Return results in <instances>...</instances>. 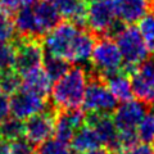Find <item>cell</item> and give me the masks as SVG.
Returning <instances> with one entry per match:
<instances>
[{"label": "cell", "mask_w": 154, "mask_h": 154, "mask_svg": "<svg viewBox=\"0 0 154 154\" xmlns=\"http://www.w3.org/2000/svg\"><path fill=\"white\" fill-rule=\"evenodd\" d=\"M114 41L122 55V71L127 75L149 58L150 49L144 41L139 28L134 25H123L114 35Z\"/></svg>", "instance_id": "3957f363"}, {"label": "cell", "mask_w": 154, "mask_h": 154, "mask_svg": "<svg viewBox=\"0 0 154 154\" xmlns=\"http://www.w3.org/2000/svg\"><path fill=\"white\" fill-rule=\"evenodd\" d=\"M85 2H86V3H90V2H93V0H85Z\"/></svg>", "instance_id": "d590c367"}, {"label": "cell", "mask_w": 154, "mask_h": 154, "mask_svg": "<svg viewBox=\"0 0 154 154\" xmlns=\"http://www.w3.org/2000/svg\"><path fill=\"white\" fill-rule=\"evenodd\" d=\"M103 80L109 91L119 102H126V100H130L132 98L131 81H130V76L126 72H116V73L103 77Z\"/></svg>", "instance_id": "ac0fdd59"}, {"label": "cell", "mask_w": 154, "mask_h": 154, "mask_svg": "<svg viewBox=\"0 0 154 154\" xmlns=\"http://www.w3.org/2000/svg\"><path fill=\"white\" fill-rule=\"evenodd\" d=\"M4 141H5V140H4L3 135H2V134H0V144H2V143H4Z\"/></svg>", "instance_id": "d6a6232c"}, {"label": "cell", "mask_w": 154, "mask_h": 154, "mask_svg": "<svg viewBox=\"0 0 154 154\" xmlns=\"http://www.w3.org/2000/svg\"><path fill=\"white\" fill-rule=\"evenodd\" d=\"M91 71L105 77L108 75L122 71V55L116 41L109 36H102L96 38L95 46L91 53Z\"/></svg>", "instance_id": "52a82bcc"}, {"label": "cell", "mask_w": 154, "mask_h": 154, "mask_svg": "<svg viewBox=\"0 0 154 154\" xmlns=\"http://www.w3.org/2000/svg\"><path fill=\"white\" fill-rule=\"evenodd\" d=\"M14 57H16L14 42H0V72L13 68Z\"/></svg>", "instance_id": "4316f807"}, {"label": "cell", "mask_w": 154, "mask_h": 154, "mask_svg": "<svg viewBox=\"0 0 154 154\" xmlns=\"http://www.w3.org/2000/svg\"><path fill=\"white\" fill-rule=\"evenodd\" d=\"M2 94H4V93H3V89H2V84H0V95Z\"/></svg>", "instance_id": "e575fe53"}, {"label": "cell", "mask_w": 154, "mask_h": 154, "mask_svg": "<svg viewBox=\"0 0 154 154\" xmlns=\"http://www.w3.org/2000/svg\"><path fill=\"white\" fill-rule=\"evenodd\" d=\"M0 134L7 141H14L25 137V122L16 117H8L0 123Z\"/></svg>", "instance_id": "44dd1931"}, {"label": "cell", "mask_w": 154, "mask_h": 154, "mask_svg": "<svg viewBox=\"0 0 154 154\" xmlns=\"http://www.w3.org/2000/svg\"><path fill=\"white\" fill-rule=\"evenodd\" d=\"M149 105L140 100H126L121 105H117L112 113L114 125L118 132L123 131H136L139 123L146 114Z\"/></svg>", "instance_id": "7c38bea8"}, {"label": "cell", "mask_w": 154, "mask_h": 154, "mask_svg": "<svg viewBox=\"0 0 154 154\" xmlns=\"http://www.w3.org/2000/svg\"><path fill=\"white\" fill-rule=\"evenodd\" d=\"M16 27L11 14L0 11V42H11L16 38Z\"/></svg>", "instance_id": "484cf974"}, {"label": "cell", "mask_w": 154, "mask_h": 154, "mask_svg": "<svg viewBox=\"0 0 154 154\" xmlns=\"http://www.w3.org/2000/svg\"><path fill=\"white\" fill-rule=\"evenodd\" d=\"M128 76L132 95L148 105L154 104V59H145Z\"/></svg>", "instance_id": "8fae6325"}, {"label": "cell", "mask_w": 154, "mask_h": 154, "mask_svg": "<svg viewBox=\"0 0 154 154\" xmlns=\"http://www.w3.org/2000/svg\"><path fill=\"white\" fill-rule=\"evenodd\" d=\"M137 137L141 143L154 144V108H149L136 128Z\"/></svg>", "instance_id": "7402d4cb"}, {"label": "cell", "mask_w": 154, "mask_h": 154, "mask_svg": "<svg viewBox=\"0 0 154 154\" xmlns=\"http://www.w3.org/2000/svg\"><path fill=\"white\" fill-rule=\"evenodd\" d=\"M36 154H79L75 152L68 143L60 141L58 139H48L38 145Z\"/></svg>", "instance_id": "603a6c76"}, {"label": "cell", "mask_w": 154, "mask_h": 154, "mask_svg": "<svg viewBox=\"0 0 154 154\" xmlns=\"http://www.w3.org/2000/svg\"><path fill=\"white\" fill-rule=\"evenodd\" d=\"M62 21L55 7L46 2H35L18 9L14 16V27L19 37L41 40L51 28Z\"/></svg>", "instance_id": "6da1fadb"}, {"label": "cell", "mask_w": 154, "mask_h": 154, "mask_svg": "<svg viewBox=\"0 0 154 154\" xmlns=\"http://www.w3.org/2000/svg\"><path fill=\"white\" fill-rule=\"evenodd\" d=\"M0 84H2L3 93L7 95H11L16 90H18L22 85V77L17 73L13 68L0 72Z\"/></svg>", "instance_id": "cb8c5ba5"}, {"label": "cell", "mask_w": 154, "mask_h": 154, "mask_svg": "<svg viewBox=\"0 0 154 154\" xmlns=\"http://www.w3.org/2000/svg\"><path fill=\"white\" fill-rule=\"evenodd\" d=\"M84 154H116V153L114 150H110L108 148H98V149H94V150H90Z\"/></svg>", "instance_id": "1f68e13d"}, {"label": "cell", "mask_w": 154, "mask_h": 154, "mask_svg": "<svg viewBox=\"0 0 154 154\" xmlns=\"http://www.w3.org/2000/svg\"><path fill=\"white\" fill-rule=\"evenodd\" d=\"M11 116V104H9V96L7 94L0 95V123L4 122Z\"/></svg>", "instance_id": "4dcf8cb0"}, {"label": "cell", "mask_w": 154, "mask_h": 154, "mask_svg": "<svg viewBox=\"0 0 154 154\" xmlns=\"http://www.w3.org/2000/svg\"><path fill=\"white\" fill-rule=\"evenodd\" d=\"M139 31H140L144 41L146 42L150 50L154 49V12L146 13L139 21Z\"/></svg>", "instance_id": "d4e9b609"}, {"label": "cell", "mask_w": 154, "mask_h": 154, "mask_svg": "<svg viewBox=\"0 0 154 154\" xmlns=\"http://www.w3.org/2000/svg\"><path fill=\"white\" fill-rule=\"evenodd\" d=\"M121 154H154V146L146 143H136L135 145L121 150Z\"/></svg>", "instance_id": "f546056e"}, {"label": "cell", "mask_w": 154, "mask_h": 154, "mask_svg": "<svg viewBox=\"0 0 154 154\" xmlns=\"http://www.w3.org/2000/svg\"><path fill=\"white\" fill-rule=\"evenodd\" d=\"M85 123L93 127L104 148L118 150V130L116 127L112 114L86 113Z\"/></svg>", "instance_id": "4fadbf2b"}, {"label": "cell", "mask_w": 154, "mask_h": 154, "mask_svg": "<svg viewBox=\"0 0 154 154\" xmlns=\"http://www.w3.org/2000/svg\"><path fill=\"white\" fill-rule=\"evenodd\" d=\"M41 2H46V3H50V4H51L53 0H41Z\"/></svg>", "instance_id": "836d02e7"}, {"label": "cell", "mask_w": 154, "mask_h": 154, "mask_svg": "<svg viewBox=\"0 0 154 154\" xmlns=\"http://www.w3.org/2000/svg\"><path fill=\"white\" fill-rule=\"evenodd\" d=\"M86 25L96 37H113L125 23L118 19L114 0H93L88 3Z\"/></svg>", "instance_id": "277c9868"}, {"label": "cell", "mask_w": 154, "mask_h": 154, "mask_svg": "<svg viewBox=\"0 0 154 154\" xmlns=\"http://www.w3.org/2000/svg\"><path fill=\"white\" fill-rule=\"evenodd\" d=\"M22 85L25 89H28L36 93L38 95L44 96V98H48L50 90H51V81L48 77V75L45 73L44 68L38 67L36 69H32L27 73L22 75Z\"/></svg>", "instance_id": "d6986e66"}, {"label": "cell", "mask_w": 154, "mask_h": 154, "mask_svg": "<svg viewBox=\"0 0 154 154\" xmlns=\"http://www.w3.org/2000/svg\"><path fill=\"white\" fill-rule=\"evenodd\" d=\"M88 85V71L82 67H72L54 81L50 90L51 102L58 110L77 109L82 105Z\"/></svg>", "instance_id": "7a4b0ae2"}, {"label": "cell", "mask_w": 154, "mask_h": 154, "mask_svg": "<svg viewBox=\"0 0 154 154\" xmlns=\"http://www.w3.org/2000/svg\"><path fill=\"white\" fill-rule=\"evenodd\" d=\"M84 110L86 113H107L112 114L118 105V100L105 85L103 77L88 72V85L84 95Z\"/></svg>", "instance_id": "8992f818"}, {"label": "cell", "mask_w": 154, "mask_h": 154, "mask_svg": "<svg viewBox=\"0 0 154 154\" xmlns=\"http://www.w3.org/2000/svg\"><path fill=\"white\" fill-rule=\"evenodd\" d=\"M118 19L125 25H134L149 12L148 0H114Z\"/></svg>", "instance_id": "9a60e30c"}, {"label": "cell", "mask_w": 154, "mask_h": 154, "mask_svg": "<svg viewBox=\"0 0 154 154\" xmlns=\"http://www.w3.org/2000/svg\"><path fill=\"white\" fill-rule=\"evenodd\" d=\"M57 110L54 107H46L40 113L28 117L25 122V139L33 146H38L54 135Z\"/></svg>", "instance_id": "9c48e42d"}, {"label": "cell", "mask_w": 154, "mask_h": 154, "mask_svg": "<svg viewBox=\"0 0 154 154\" xmlns=\"http://www.w3.org/2000/svg\"><path fill=\"white\" fill-rule=\"evenodd\" d=\"M153 51H154V49H153Z\"/></svg>", "instance_id": "8d00e7d4"}, {"label": "cell", "mask_w": 154, "mask_h": 154, "mask_svg": "<svg viewBox=\"0 0 154 154\" xmlns=\"http://www.w3.org/2000/svg\"><path fill=\"white\" fill-rule=\"evenodd\" d=\"M69 143L75 152L82 153V154L103 146L96 131L86 123L75 132L73 137H72V140Z\"/></svg>", "instance_id": "e0dca14e"}, {"label": "cell", "mask_w": 154, "mask_h": 154, "mask_svg": "<svg viewBox=\"0 0 154 154\" xmlns=\"http://www.w3.org/2000/svg\"><path fill=\"white\" fill-rule=\"evenodd\" d=\"M11 154H36V148L31 145L25 137L14 141H9Z\"/></svg>", "instance_id": "83f0119b"}, {"label": "cell", "mask_w": 154, "mask_h": 154, "mask_svg": "<svg viewBox=\"0 0 154 154\" xmlns=\"http://www.w3.org/2000/svg\"><path fill=\"white\" fill-rule=\"evenodd\" d=\"M80 26L71 21H60L42 37V48L48 54L64 58L71 63L75 42L81 31Z\"/></svg>", "instance_id": "5b68a950"}, {"label": "cell", "mask_w": 154, "mask_h": 154, "mask_svg": "<svg viewBox=\"0 0 154 154\" xmlns=\"http://www.w3.org/2000/svg\"><path fill=\"white\" fill-rule=\"evenodd\" d=\"M8 96L9 104H11V114L22 121L36 113H40L48 107L46 98L28 89H25L23 86Z\"/></svg>", "instance_id": "30bf717a"}, {"label": "cell", "mask_w": 154, "mask_h": 154, "mask_svg": "<svg viewBox=\"0 0 154 154\" xmlns=\"http://www.w3.org/2000/svg\"><path fill=\"white\" fill-rule=\"evenodd\" d=\"M86 114L80 108L57 110L55 123H54V136L55 139L64 143L72 140L75 132L85 125Z\"/></svg>", "instance_id": "5bb4252c"}, {"label": "cell", "mask_w": 154, "mask_h": 154, "mask_svg": "<svg viewBox=\"0 0 154 154\" xmlns=\"http://www.w3.org/2000/svg\"><path fill=\"white\" fill-rule=\"evenodd\" d=\"M35 2L36 0H0V7H2V11L11 14V13H16L18 9L23 7L31 5Z\"/></svg>", "instance_id": "f1b7e54d"}, {"label": "cell", "mask_w": 154, "mask_h": 154, "mask_svg": "<svg viewBox=\"0 0 154 154\" xmlns=\"http://www.w3.org/2000/svg\"><path fill=\"white\" fill-rule=\"evenodd\" d=\"M51 4L66 21L73 22L80 27L86 25L88 3L85 0H53Z\"/></svg>", "instance_id": "2e32d148"}, {"label": "cell", "mask_w": 154, "mask_h": 154, "mask_svg": "<svg viewBox=\"0 0 154 154\" xmlns=\"http://www.w3.org/2000/svg\"><path fill=\"white\" fill-rule=\"evenodd\" d=\"M14 42L16 57H14L13 69L19 75H25L32 69L42 66L44 59V48L41 40L30 37H17Z\"/></svg>", "instance_id": "ba28073f"}, {"label": "cell", "mask_w": 154, "mask_h": 154, "mask_svg": "<svg viewBox=\"0 0 154 154\" xmlns=\"http://www.w3.org/2000/svg\"><path fill=\"white\" fill-rule=\"evenodd\" d=\"M42 68L51 82H54L71 68V63L64 58L55 57L46 53L44 54V59H42Z\"/></svg>", "instance_id": "ffe728a7"}]
</instances>
